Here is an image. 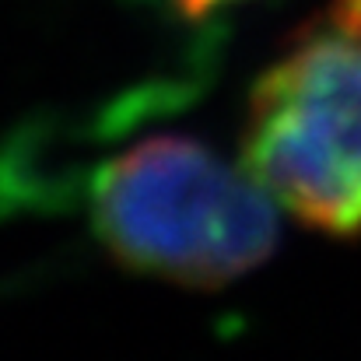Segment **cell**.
<instances>
[{"label":"cell","instance_id":"1","mask_svg":"<svg viewBox=\"0 0 361 361\" xmlns=\"http://www.w3.org/2000/svg\"><path fill=\"white\" fill-rule=\"evenodd\" d=\"M88 221L126 270L218 288L277 245L267 190L193 137L137 140L88 179Z\"/></svg>","mask_w":361,"mask_h":361},{"label":"cell","instance_id":"2","mask_svg":"<svg viewBox=\"0 0 361 361\" xmlns=\"http://www.w3.org/2000/svg\"><path fill=\"white\" fill-rule=\"evenodd\" d=\"M252 179L305 225L361 239V28L326 18L249 95Z\"/></svg>","mask_w":361,"mask_h":361},{"label":"cell","instance_id":"3","mask_svg":"<svg viewBox=\"0 0 361 361\" xmlns=\"http://www.w3.org/2000/svg\"><path fill=\"white\" fill-rule=\"evenodd\" d=\"M330 18L341 21V25H355V28H361V0H334Z\"/></svg>","mask_w":361,"mask_h":361},{"label":"cell","instance_id":"4","mask_svg":"<svg viewBox=\"0 0 361 361\" xmlns=\"http://www.w3.org/2000/svg\"><path fill=\"white\" fill-rule=\"evenodd\" d=\"M176 4H179V11H183V14L200 18V14H207L211 7H218V4H225V0H176Z\"/></svg>","mask_w":361,"mask_h":361}]
</instances>
